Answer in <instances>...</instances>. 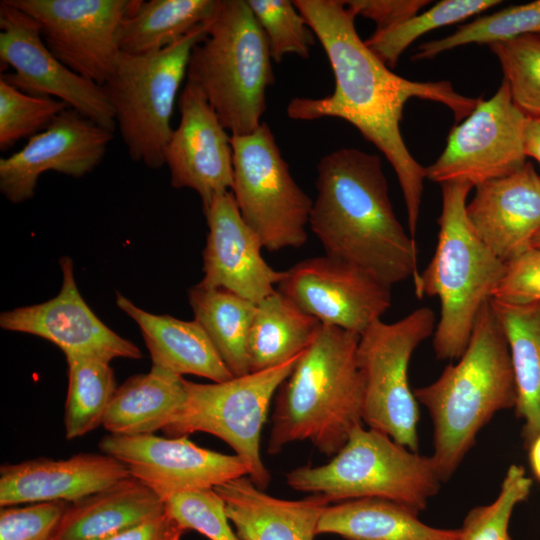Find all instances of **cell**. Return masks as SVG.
I'll use <instances>...</instances> for the list:
<instances>
[{
	"label": "cell",
	"instance_id": "16",
	"mask_svg": "<svg viewBox=\"0 0 540 540\" xmlns=\"http://www.w3.org/2000/svg\"><path fill=\"white\" fill-rule=\"evenodd\" d=\"M102 453L121 461L164 502L172 496L214 489L248 475L242 459L200 447L187 436L164 438L154 434H108L99 442Z\"/></svg>",
	"mask_w": 540,
	"mask_h": 540
},
{
	"label": "cell",
	"instance_id": "46",
	"mask_svg": "<svg viewBox=\"0 0 540 540\" xmlns=\"http://www.w3.org/2000/svg\"><path fill=\"white\" fill-rule=\"evenodd\" d=\"M531 247L540 248V230L539 232L534 236Z\"/></svg>",
	"mask_w": 540,
	"mask_h": 540
},
{
	"label": "cell",
	"instance_id": "6",
	"mask_svg": "<svg viewBox=\"0 0 540 540\" xmlns=\"http://www.w3.org/2000/svg\"><path fill=\"white\" fill-rule=\"evenodd\" d=\"M187 81L207 98L231 135L254 132L274 83L267 37L246 0H218L206 36L192 49Z\"/></svg>",
	"mask_w": 540,
	"mask_h": 540
},
{
	"label": "cell",
	"instance_id": "25",
	"mask_svg": "<svg viewBox=\"0 0 540 540\" xmlns=\"http://www.w3.org/2000/svg\"><path fill=\"white\" fill-rule=\"evenodd\" d=\"M165 512V502L129 476L69 503L51 540H102Z\"/></svg>",
	"mask_w": 540,
	"mask_h": 540
},
{
	"label": "cell",
	"instance_id": "39",
	"mask_svg": "<svg viewBox=\"0 0 540 540\" xmlns=\"http://www.w3.org/2000/svg\"><path fill=\"white\" fill-rule=\"evenodd\" d=\"M165 509L184 531H197L209 540H241L214 489L172 496L165 502Z\"/></svg>",
	"mask_w": 540,
	"mask_h": 540
},
{
	"label": "cell",
	"instance_id": "33",
	"mask_svg": "<svg viewBox=\"0 0 540 540\" xmlns=\"http://www.w3.org/2000/svg\"><path fill=\"white\" fill-rule=\"evenodd\" d=\"M540 33V0L509 6L460 26L454 33L418 46L413 60L432 59L467 44H487Z\"/></svg>",
	"mask_w": 540,
	"mask_h": 540
},
{
	"label": "cell",
	"instance_id": "29",
	"mask_svg": "<svg viewBox=\"0 0 540 540\" xmlns=\"http://www.w3.org/2000/svg\"><path fill=\"white\" fill-rule=\"evenodd\" d=\"M320 324L276 289L256 304L247 344L250 372L279 366L302 353Z\"/></svg>",
	"mask_w": 540,
	"mask_h": 540
},
{
	"label": "cell",
	"instance_id": "24",
	"mask_svg": "<svg viewBox=\"0 0 540 540\" xmlns=\"http://www.w3.org/2000/svg\"><path fill=\"white\" fill-rule=\"evenodd\" d=\"M116 305L138 325L153 365L213 382L234 377L197 321L147 312L120 293Z\"/></svg>",
	"mask_w": 540,
	"mask_h": 540
},
{
	"label": "cell",
	"instance_id": "41",
	"mask_svg": "<svg viewBox=\"0 0 540 540\" xmlns=\"http://www.w3.org/2000/svg\"><path fill=\"white\" fill-rule=\"evenodd\" d=\"M505 265L491 299L514 305L540 302V248L530 247Z\"/></svg>",
	"mask_w": 540,
	"mask_h": 540
},
{
	"label": "cell",
	"instance_id": "1",
	"mask_svg": "<svg viewBox=\"0 0 540 540\" xmlns=\"http://www.w3.org/2000/svg\"><path fill=\"white\" fill-rule=\"evenodd\" d=\"M321 43L335 86L323 98L296 97L287 105L293 120L343 119L374 144L393 167L407 210L408 230L415 239L426 178L425 168L411 155L400 131L405 104L419 98L447 106L458 122L480 98L459 94L448 81L418 82L403 78L380 60L355 28V14L340 0H293Z\"/></svg>",
	"mask_w": 540,
	"mask_h": 540
},
{
	"label": "cell",
	"instance_id": "19",
	"mask_svg": "<svg viewBox=\"0 0 540 540\" xmlns=\"http://www.w3.org/2000/svg\"><path fill=\"white\" fill-rule=\"evenodd\" d=\"M178 107L180 121L164 151L171 186L198 193L202 205L232 190L233 149L216 112L202 91L186 81Z\"/></svg>",
	"mask_w": 540,
	"mask_h": 540
},
{
	"label": "cell",
	"instance_id": "8",
	"mask_svg": "<svg viewBox=\"0 0 540 540\" xmlns=\"http://www.w3.org/2000/svg\"><path fill=\"white\" fill-rule=\"evenodd\" d=\"M208 23L158 51H120L111 75L101 85L133 161L152 169L165 164L177 93L187 74L191 51L206 36Z\"/></svg>",
	"mask_w": 540,
	"mask_h": 540
},
{
	"label": "cell",
	"instance_id": "13",
	"mask_svg": "<svg viewBox=\"0 0 540 540\" xmlns=\"http://www.w3.org/2000/svg\"><path fill=\"white\" fill-rule=\"evenodd\" d=\"M34 18L50 52L79 76L102 85L120 53L119 32L136 0H7Z\"/></svg>",
	"mask_w": 540,
	"mask_h": 540
},
{
	"label": "cell",
	"instance_id": "27",
	"mask_svg": "<svg viewBox=\"0 0 540 540\" xmlns=\"http://www.w3.org/2000/svg\"><path fill=\"white\" fill-rule=\"evenodd\" d=\"M417 512L381 498H360L330 504L322 513L317 535L345 540H460V528L429 526Z\"/></svg>",
	"mask_w": 540,
	"mask_h": 540
},
{
	"label": "cell",
	"instance_id": "21",
	"mask_svg": "<svg viewBox=\"0 0 540 540\" xmlns=\"http://www.w3.org/2000/svg\"><path fill=\"white\" fill-rule=\"evenodd\" d=\"M467 217L483 243L507 263L531 247L540 230V175L531 162L475 186Z\"/></svg>",
	"mask_w": 540,
	"mask_h": 540
},
{
	"label": "cell",
	"instance_id": "18",
	"mask_svg": "<svg viewBox=\"0 0 540 540\" xmlns=\"http://www.w3.org/2000/svg\"><path fill=\"white\" fill-rule=\"evenodd\" d=\"M112 139L113 132L66 108L22 149L0 159V191L19 204L34 196L45 172L83 177L102 162Z\"/></svg>",
	"mask_w": 540,
	"mask_h": 540
},
{
	"label": "cell",
	"instance_id": "9",
	"mask_svg": "<svg viewBox=\"0 0 540 540\" xmlns=\"http://www.w3.org/2000/svg\"><path fill=\"white\" fill-rule=\"evenodd\" d=\"M300 354L279 366L223 382L201 384L185 379V404L164 432L171 437L205 432L220 438L245 463L252 482L265 490L271 475L260 453L262 430L271 400Z\"/></svg>",
	"mask_w": 540,
	"mask_h": 540
},
{
	"label": "cell",
	"instance_id": "15",
	"mask_svg": "<svg viewBox=\"0 0 540 540\" xmlns=\"http://www.w3.org/2000/svg\"><path fill=\"white\" fill-rule=\"evenodd\" d=\"M277 290L323 324L361 335L392 303L391 287L346 261L320 256L284 271Z\"/></svg>",
	"mask_w": 540,
	"mask_h": 540
},
{
	"label": "cell",
	"instance_id": "22",
	"mask_svg": "<svg viewBox=\"0 0 540 540\" xmlns=\"http://www.w3.org/2000/svg\"><path fill=\"white\" fill-rule=\"evenodd\" d=\"M129 476L121 461L104 453L3 464L0 467V506L49 501L72 503Z\"/></svg>",
	"mask_w": 540,
	"mask_h": 540
},
{
	"label": "cell",
	"instance_id": "10",
	"mask_svg": "<svg viewBox=\"0 0 540 540\" xmlns=\"http://www.w3.org/2000/svg\"><path fill=\"white\" fill-rule=\"evenodd\" d=\"M436 316L420 307L393 323L381 319L359 338L358 365L364 383L363 423L418 452V401L408 369L417 347L433 336Z\"/></svg>",
	"mask_w": 540,
	"mask_h": 540
},
{
	"label": "cell",
	"instance_id": "37",
	"mask_svg": "<svg viewBox=\"0 0 540 540\" xmlns=\"http://www.w3.org/2000/svg\"><path fill=\"white\" fill-rule=\"evenodd\" d=\"M66 108L59 99L26 94L0 78V150L45 130Z\"/></svg>",
	"mask_w": 540,
	"mask_h": 540
},
{
	"label": "cell",
	"instance_id": "31",
	"mask_svg": "<svg viewBox=\"0 0 540 540\" xmlns=\"http://www.w3.org/2000/svg\"><path fill=\"white\" fill-rule=\"evenodd\" d=\"M194 320L204 329L234 377L250 373L247 344L256 304L228 290L191 287Z\"/></svg>",
	"mask_w": 540,
	"mask_h": 540
},
{
	"label": "cell",
	"instance_id": "38",
	"mask_svg": "<svg viewBox=\"0 0 540 540\" xmlns=\"http://www.w3.org/2000/svg\"><path fill=\"white\" fill-rule=\"evenodd\" d=\"M246 1L267 37L273 61L281 62L288 54L309 57L316 36L293 1Z\"/></svg>",
	"mask_w": 540,
	"mask_h": 540
},
{
	"label": "cell",
	"instance_id": "17",
	"mask_svg": "<svg viewBox=\"0 0 540 540\" xmlns=\"http://www.w3.org/2000/svg\"><path fill=\"white\" fill-rule=\"evenodd\" d=\"M59 263L62 283L58 294L39 304L2 312L0 327L48 340L66 357L77 356L108 363L116 358H142L134 343L111 330L87 305L75 280L72 259L64 256Z\"/></svg>",
	"mask_w": 540,
	"mask_h": 540
},
{
	"label": "cell",
	"instance_id": "3",
	"mask_svg": "<svg viewBox=\"0 0 540 540\" xmlns=\"http://www.w3.org/2000/svg\"><path fill=\"white\" fill-rule=\"evenodd\" d=\"M360 335L321 323L278 389L267 452L309 441L334 456L363 424L364 383L358 365Z\"/></svg>",
	"mask_w": 540,
	"mask_h": 540
},
{
	"label": "cell",
	"instance_id": "45",
	"mask_svg": "<svg viewBox=\"0 0 540 540\" xmlns=\"http://www.w3.org/2000/svg\"><path fill=\"white\" fill-rule=\"evenodd\" d=\"M529 453V462L534 476L540 482V435L527 449Z\"/></svg>",
	"mask_w": 540,
	"mask_h": 540
},
{
	"label": "cell",
	"instance_id": "23",
	"mask_svg": "<svg viewBox=\"0 0 540 540\" xmlns=\"http://www.w3.org/2000/svg\"><path fill=\"white\" fill-rule=\"evenodd\" d=\"M241 540H314L329 500L309 494L299 500L275 498L257 487L248 475L214 488Z\"/></svg>",
	"mask_w": 540,
	"mask_h": 540
},
{
	"label": "cell",
	"instance_id": "35",
	"mask_svg": "<svg viewBox=\"0 0 540 540\" xmlns=\"http://www.w3.org/2000/svg\"><path fill=\"white\" fill-rule=\"evenodd\" d=\"M489 48L501 65L514 104L526 116L540 117V35H523Z\"/></svg>",
	"mask_w": 540,
	"mask_h": 540
},
{
	"label": "cell",
	"instance_id": "26",
	"mask_svg": "<svg viewBox=\"0 0 540 540\" xmlns=\"http://www.w3.org/2000/svg\"><path fill=\"white\" fill-rule=\"evenodd\" d=\"M187 397L185 379L152 365L117 387L103 426L113 435L135 436L164 430L178 416Z\"/></svg>",
	"mask_w": 540,
	"mask_h": 540
},
{
	"label": "cell",
	"instance_id": "40",
	"mask_svg": "<svg viewBox=\"0 0 540 540\" xmlns=\"http://www.w3.org/2000/svg\"><path fill=\"white\" fill-rule=\"evenodd\" d=\"M68 504L49 501L25 507H2L0 540H51Z\"/></svg>",
	"mask_w": 540,
	"mask_h": 540
},
{
	"label": "cell",
	"instance_id": "30",
	"mask_svg": "<svg viewBox=\"0 0 540 540\" xmlns=\"http://www.w3.org/2000/svg\"><path fill=\"white\" fill-rule=\"evenodd\" d=\"M218 0H136L123 19L120 51L145 54L181 40L214 16Z\"/></svg>",
	"mask_w": 540,
	"mask_h": 540
},
{
	"label": "cell",
	"instance_id": "42",
	"mask_svg": "<svg viewBox=\"0 0 540 540\" xmlns=\"http://www.w3.org/2000/svg\"><path fill=\"white\" fill-rule=\"evenodd\" d=\"M355 14L376 23V30L396 25L416 15L430 1L425 0H351L345 1Z\"/></svg>",
	"mask_w": 540,
	"mask_h": 540
},
{
	"label": "cell",
	"instance_id": "20",
	"mask_svg": "<svg viewBox=\"0 0 540 540\" xmlns=\"http://www.w3.org/2000/svg\"><path fill=\"white\" fill-rule=\"evenodd\" d=\"M203 212L208 235L198 285L225 289L255 304L274 293L284 271L262 257V243L242 218L232 191L213 198Z\"/></svg>",
	"mask_w": 540,
	"mask_h": 540
},
{
	"label": "cell",
	"instance_id": "43",
	"mask_svg": "<svg viewBox=\"0 0 540 540\" xmlns=\"http://www.w3.org/2000/svg\"><path fill=\"white\" fill-rule=\"evenodd\" d=\"M185 531L165 512L102 540H181Z\"/></svg>",
	"mask_w": 540,
	"mask_h": 540
},
{
	"label": "cell",
	"instance_id": "12",
	"mask_svg": "<svg viewBox=\"0 0 540 540\" xmlns=\"http://www.w3.org/2000/svg\"><path fill=\"white\" fill-rule=\"evenodd\" d=\"M526 118L503 79L490 99L480 98L463 122L452 127L443 152L425 168L426 178L475 187L520 170L527 162L523 150Z\"/></svg>",
	"mask_w": 540,
	"mask_h": 540
},
{
	"label": "cell",
	"instance_id": "34",
	"mask_svg": "<svg viewBox=\"0 0 540 540\" xmlns=\"http://www.w3.org/2000/svg\"><path fill=\"white\" fill-rule=\"evenodd\" d=\"M500 3L498 0H443L396 25L375 30L365 43L380 60L393 68L405 49L421 35L463 21Z\"/></svg>",
	"mask_w": 540,
	"mask_h": 540
},
{
	"label": "cell",
	"instance_id": "32",
	"mask_svg": "<svg viewBox=\"0 0 540 540\" xmlns=\"http://www.w3.org/2000/svg\"><path fill=\"white\" fill-rule=\"evenodd\" d=\"M68 389L65 403V434L81 437L100 425L117 389L108 362L67 356Z\"/></svg>",
	"mask_w": 540,
	"mask_h": 540
},
{
	"label": "cell",
	"instance_id": "4",
	"mask_svg": "<svg viewBox=\"0 0 540 540\" xmlns=\"http://www.w3.org/2000/svg\"><path fill=\"white\" fill-rule=\"evenodd\" d=\"M433 423L435 461L442 481L458 469L480 430L499 411L515 408L517 394L508 343L490 300L468 345L434 382L414 389Z\"/></svg>",
	"mask_w": 540,
	"mask_h": 540
},
{
	"label": "cell",
	"instance_id": "7",
	"mask_svg": "<svg viewBox=\"0 0 540 540\" xmlns=\"http://www.w3.org/2000/svg\"><path fill=\"white\" fill-rule=\"evenodd\" d=\"M320 466L286 473L294 490L326 497L331 504L381 498L423 511L443 482L432 456H423L387 434L356 425L342 448Z\"/></svg>",
	"mask_w": 540,
	"mask_h": 540
},
{
	"label": "cell",
	"instance_id": "2",
	"mask_svg": "<svg viewBox=\"0 0 540 540\" xmlns=\"http://www.w3.org/2000/svg\"><path fill=\"white\" fill-rule=\"evenodd\" d=\"M316 191L309 224L327 256L389 287L419 277L415 239L394 213L378 155L340 148L323 156Z\"/></svg>",
	"mask_w": 540,
	"mask_h": 540
},
{
	"label": "cell",
	"instance_id": "5",
	"mask_svg": "<svg viewBox=\"0 0 540 540\" xmlns=\"http://www.w3.org/2000/svg\"><path fill=\"white\" fill-rule=\"evenodd\" d=\"M468 182L441 184L442 210L434 255L414 281L418 297L440 301L433 334L437 359H459L476 318L501 282L506 265L478 237L467 217Z\"/></svg>",
	"mask_w": 540,
	"mask_h": 540
},
{
	"label": "cell",
	"instance_id": "11",
	"mask_svg": "<svg viewBox=\"0 0 540 540\" xmlns=\"http://www.w3.org/2000/svg\"><path fill=\"white\" fill-rule=\"evenodd\" d=\"M232 193L240 214L263 248H299L307 241L313 205L293 179L265 122L252 133L231 135Z\"/></svg>",
	"mask_w": 540,
	"mask_h": 540
},
{
	"label": "cell",
	"instance_id": "36",
	"mask_svg": "<svg viewBox=\"0 0 540 540\" xmlns=\"http://www.w3.org/2000/svg\"><path fill=\"white\" fill-rule=\"evenodd\" d=\"M531 488L532 480L524 467L511 464L496 499L468 512L460 527V540H512L509 534L512 513L528 498Z\"/></svg>",
	"mask_w": 540,
	"mask_h": 540
},
{
	"label": "cell",
	"instance_id": "28",
	"mask_svg": "<svg viewBox=\"0 0 540 540\" xmlns=\"http://www.w3.org/2000/svg\"><path fill=\"white\" fill-rule=\"evenodd\" d=\"M505 334L516 385L515 412L526 449L540 435V302L514 305L490 299Z\"/></svg>",
	"mask_w": 540,
	"mask_h": 540
},
{
	"label": "cell",
	"instance_id": "44",
	"mask_svg": "<svg viewBox=\"0 0 540 540\" xmlns=\"http://www.w3.org/2000/svg\"><path fill=\"white\" fill-rule=\"evenodd\" d=\"M523 150L526 157L540 164V117L527 116L523 128Z\"/></svg>",
	"mask_w": 540,
	"mask_h": 540
},
{
	"label": "cell",
	"instance_id": "14",
	"mask_svg": "<svg viewBox=\"0 0 540 540\" xmlns=\"http://www.w3.org/2000/svg\"><path fill=\"white\" fill-rule=\"evenodd\" d=\"M0 61L14 70L0 77L9 85L29 95L59 99L115 132L114 112L102 86L61 63L45 45L38 22L7 0L0 2Z\"/></svg>",
	"mask_w": 540,
	"mask_h": 540
}]
</instances>
